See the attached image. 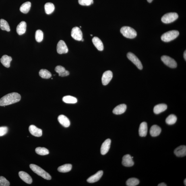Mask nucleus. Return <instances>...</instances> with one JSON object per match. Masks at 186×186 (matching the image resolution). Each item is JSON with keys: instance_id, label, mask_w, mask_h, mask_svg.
<instances>
[{"instance_id": "393cba45", "label": "nucleus", "mask_w": 186, "mask_h": 186, "mask_svg": "<svg viewBox=\"0 0 186 186\" xmlns=\"http://www.w3.org/2000/svg\"><path fill=\"white\" fill-rule=\"evenodd\" d=\"M167 108V106L166 104H159L154 106V113L159 114L166 111Z\"/></svg>"}, {"instance_id": "bb28decb", "label": "nucleus", "mask_w": 186, "mask_h": 186, "mask_svg": "<svg viewBox=\"0 0 186 186\" xmlns=\"http://www.w3.org/2000/svg\"><path fill=\"white\" fill-rule=\"evenodd\" d=\"M44 9L46 14L49 15L53 12L55 10V7L53 3H48L44 5Z\"/></svg>"}, {"instance_id": "f3484780", "label": "nucleus", "mask_w": 186, "mask_h": 186, "mask_svg": "<svg viewBox=\"0 0 186 186\" xmlns=\"http://www.w3.org/2000/svg\"><path fill=\"white\" fill-rule=\"evenodd\" d=\"M19 175L21 179L25 182L28 184H31L32 183V178L26 172L24 171L19 172Z\"/></svg>"}, {"instance_id": "72a5a7b5", "label": "nucleus", "mask_w": 186, "mask_h": 186, "mask_svg": "<svg viewBox=\"0 0 186 186\" xmlns=\"http://www.w3.org/2000/svg\"><path fill=\"white\" fill-rule=\"evenodd\" d=\"M140 181L138 179L135 178H131L128 179L126 182V185L128 186H135L138 185Z\"/></svg>"}, {"instance_id": "dca6fc26", "label": "nucleus", "mask_w": 186, "mask_h": 186, "mask_svg": "<svg viewBox=\"0 0 186 186\" xmlns=\"http://www.w3.org/2000/svg\"><path fill=\"white\" fill-rule=\"evenodd\" d=\"M139 134L141 137H146L148 132V125L146 122H143L140 125Z\"/></svg>"}, {"instance_id": "f704fd0d", "label": "nucleus", "mask_w": 186, "mask_h": 186, "mask_svg": "<svg viewBox=\"0 0 186 186\" xmlns=\"http://www.w3.org/2000/svg\"><path fill=\"white\" fill-rule=\"evenodd\" d=\"M44 34L41 30H38L36 31L35 33V39L36 41L40 42L43 39Z\"/></svg>"}, {"instance_id": "7c9ffc66", "label": "nucleus", "mask_w": 186, "mask_h": 186, "mask_svg": "<svg viewBox=\"0 0 186 186\" xmlns=\"http://www.w3.org/2000/svg\"><path fill=\"white\" fill-rule=\"evenodd\" d=\"M0 28L2 30L8 32L11 30L8 23L6 20L2 19L0 20Z\"/></svg>"}, {"instance_id": "423d86ee", "label": "nucleus", "mask_w": 186, "mask_h": 186, "mask_svg": "<svg viewBox=\"0 0 186 186\" xmlns=\"http://www.w3.org/2000/svg\"><path fill=\"white\" fill-rule=\"evenodd\" d=\"M162 61L165 64L171 68H174L177 67V62L173 58L167 56H162L161 58Z\"/></svg>"}, {"instance_id": "a878e982", "label": "nucleus", "mask_w": 186, "mask_h": 186, "mask_svg": "<svg viewBox=\"0 0 186 186\" xmlns=\"http://www.w3.org/2000/svg\"><path fill=\"white\" fill-rule=\"evenodd\" d=\"M31 3L30 1L26 2L21 6L20 10L21 12L24 13H27L30 11Z\"/></svg>"}, {"instance_id": "5701e85b", "label": "nucleus", "mask_w": 186, "mask_h": 186, "mask_svg": "<svg viewBox=\"0 0 186 186\" xmlns=\"http://www.w3.org/2000/svg\"><path fill=\"white\" fill-rule=\"evenodd\" d=\"M161 132V129L158 125H154L152 126L150 129V134L151 136L156 137L159 135Z\"/></svg>"}, {"instance_id": "79ce46f5", "label": "nucleus", "mask_w": 186, "mask_h": 186, "mask_svg": "<svg viewBox=\"0 0 186 186\" xmlns=\"http://www.w3.org/2000/svg\"><path fill=\"white\" fill-rule=\"evenodd\" d=\"M184 184H185V185H186V179H185V180H184Z\"/></svg>"}, {"instance_id": "cd10ccee", "label": "nucleus", "mask_w": 186, "mask_h": 186, "mask_svg": "<svg viewBox=\"0 0 186 186\" xmlns=\"http://www.w3.org/2000/svg\"><path fill=\"white\" fill-rule=\"evenodd\" d=\"M72 168V165L70 164H67L63 165V166H59L58 168V171L61 173H66L70 171Z\"/></svg>"}, {"instance_id": "a19ab883", "label": "nucleus", "mask_w": 186, "mask_h": 186, "mask_svg": "<svg viewBox=\"0 0 186 186\" xmlns=\"http://www.w3.org/2000/svg\"><path fill=\"white\" fill-rule=\"evenodd\" d=\"M147 1L149 3H151L153 0H147Z\"/></svg>"}, {"instance_id": "20e7f679", "label": "nucleus", "mask_w": 186, "mask_h": 186, "mask_svg": "<svg viewBox=\"0 0 186 186\" xmlns=\"http://www.w3.org/2000/svg\"><path fill=\"white\" fill-rule=\"evenodd\" d=\"M179 35L177 30H173L165 33L161 36V40L164 42H168L177 38Z\"/></svg>"}, {"instance_id": "1a4fd4ad", "label": "nucleus", "mask_w": 186, "mask_h": 186, "mask_svg": "<svg viewBox=\"0 0 186 186\" xmlns=\"http://www.w3.org/2000/svg\"><path fill=\"white\" fill-rule=\"evenodd\" d=\"M57 50L58 53L60 54L67 53L68 51L66 44L63 40H60L57 44Z\"/></svg>"}, {"instance_id": "f8f14e48", "label": "nucleus", "mask_w": 186, "mask_h": 186, "mask_svg": "<svg viewBox=\"0 0 186 186\" xmlns=\"http://www.w3.org/2000/svg\"><path fill=\"white\" fill-rule=\"evenodd\" d=\"M111 140L109 139L106 140L102 143L101 148V153L103 155H105L108 151L111 145Z\"/></svg>"}, {"instance_id": "4468645a", "label": "nucleus", "mask_w": 186, "mask_h": 186, "mask_svg": "<svg viewBox=\"0 0 186 186\" xmlns=\"http://www.w3.org/2000/svg\"><path fill=\"white\" fill-rule=\"evenodd\" d=\"M103 174L102 170H99L96 173L94 174L88 178L87 180V181L89 183H94L96 182L99 180L101 178Z\"/></svg>"}, {"instance_id": "e433bc0d", "label": "nucleus", "mask_w": 186, "mask_h": 186, "mask_svg": "<svg viewBox=\"0 0 186 186\" xmlns=\"http://www.w3.org/2000/svg\"><path fill=\"white\" fill-rule=\"evenodd\" d=\"M10 183L9 181L3 176L0 177V186H9Z\"/></svg>"}, {"instance_id": "37998d69", "label": "nucleus", "mask_w": 186, "mask_h": 186, "mask_svg": "<svg viewBox=\"0 0 186 186\" xmlns=\"http://www.w3.org/2000/svg\"><path fill=\"white\" fill-rule=\"evenodd\" d=\"M81 41H82V42L84 41V39H83V38H82V39H81Z\"/></svg>"}, {"instance_id": "9d476101", "label": "nucleus", "mask_w": 186, "mask_h": 186, "mask_svg": "<svg viewBox=\"0 0 186 186\" xmlns=\"http://www.w3.org/2000/svg\"><path fill=\"white\" fill-rule=\"evenodd\" d=\"M113 77V73L110 70L106 71L103 74L102 78V84L104 86L107 85L109 83Z\"/></svg>"}, {"instance_id": "4c0bfd02", "label": "nucleus", "mask_w": 186, "mask_h": 186, "mask_svg": "<svg viewBox=\"0 0 186 186\" xmlns=\"http://www.w3.org/2000/svg\"><path fill=\"white\" fill-rule=\"evenodd\" d=\"M8 131V128L6 127H0V137L6 134Z\"/></svg>"}, {"instance_id": "c85d7f7f", "label": "nucleus", "mask_w": 186, "mask_h": 186, "mask_svg": "<svg viewBox=\"0 0 186 186\" xmlns=\"http://www.w3.org/2000/svg\"><path fill=\"white\" fill-rule=\"evenodd\" d=\"M64 102L67 104H74L77 102V99L70 96H67L64 97L63 98Z\"/></svg>"}, {"instance_id": "c9c22d12", "label": "nucleus", "mask_w": 186, "mask_h": 186, "mask_svg": "<svg viewBox=\"0 0 186 186\" xmlns=\"http://www.w3.org/2000/svg\"><path fill=\"white\" fill-rule=\"evenodd\" d=\"M79 4L82 6H90L94 3L93 0H78Z\"/></svg>"}, {"instance_id": "6e6552de", "label": "nucleus", "mask_w": 186, "mask_h": 186, "mask_svg": "<svg viewBox=\"0 0 186 186\" xmlns=\"http://www.w3.org/2000/svg\"><path fill=\"white\" fill-rule=\"evenodd\" d=\"M71 36L74 39L77 41H81L82 38V33L80 28L75 27L73 28L71 32Z\"/></svg>"}, {"instance_id": "4be33fe9", "label": "nucleus", "mask_w": 186, "mask_h": 186, "mask_svg": "<svg viewBox=\"0 0 186 186\" xmlns=\"http://www.w3.org/2000/svg\"><path fill=\"white\" fill-rule=\"evenodd\" d=\"M55 70L59 74V76L63 77L67 76L69 75L68 71L66 70L64 67L61 66H58L55 68Z\"/></svg>"}, {"instance_id": "0eeeda50", "label": "nucleus", "mask_w": 186, "mask_h": 186, "mask_svg": "<svg viewBox=\"0 0 186 186\" xmlns=\"http://www.w3.org/2000/svg\"><path fill=\"white\" fill-rule=\"evenodd\" d=\"M127 57L129 60H130L136 66L137 68L140 70H142L143 69L142 63L138 58L135 54L131 53V52H129L128 53Z\"/></svg>"}, {"instance_id": "412c9836", "label": "nucleus", "mask_w": 186, "mask_h": 186, "mask_svg": "<svg viewBox=\"0 0 186 186\" xmlns=\"http://www.w3.org/2000/svg\"><path fill=\"white\" fill-rule=\"evenodd\" d=\"M92 42L95 47L99 51H102L104 49V44L101 40L97 37L92 38Z\"/></svg>"}, {"instance_id": "aec40b11", "label": "nucleus", "mask_w": 186, "mask_h": 186, "mask_svg": "<svg viewBox=\"0 0 186 186\" xmlns=\"http://www.w3.org/2000/svg\"><path fill=\"white\" fill-rule=\"evenodd\" d=\"M26 23L24 21H22L19 23L16 28L17 34L19 35L24 34L26 30Z\"/></svg>"}, {"instance_id": "c03bdc74", "label": "nucleus", "mask_w": 186, "mask_h": 186, "mask_svg": "<svg viewBox=\"0 0 186 186\" xmlns=\"http://www.w3.org/2000/svg\"><path fill=\"white\" fill-rule=\"evenodd\" d=\"M91 36H92V35H90Z\"/></svg>"}, {"instance_id": "f03ea898", "label": "nucleus", "mask_w": 186, "mask_h": 186, "mask_svg": "<svg viewBox=\"0 0 186 186\" xmlns=\"http://www.w3.org/2000/svg\"><path fill=\"white\" fill-rule=\"evenodd\" d=\"M30 168L33 171L37 174V175L43 178L44 179L46 180H50L51 179V176L45 170L40 168L39 166L35 164H31L30 166Z\"/></svg>"}, {"instance_id": "6ab92c4d", "label": "nucleus", "mask_w": 186, "mask_h": 186, "mask_svg": "<svg viewBox=\"0 0 186 186\" xmlns=\"http://www.w3.org/2000/svg\"><path fill=\"white\" fill-rule=\"evenodd\" d=\"M58 120L60 123L64 127H68L70 125V121L69 119L64 115L59 116L58 117Z\"/></svg>"}, {"instance_id": "f257e3e1", "label": "nucleus", "mask_w": 186, "mask_h": 186, "mask_svg": "<svg viewBox=\"0 0 186 186\" xmlns=\"http://www.w3.org/2000/svg\"><path fill=\"white\" fill-rule=\"evenodd\" d=\"M21 97L20 94L16 92L10 93L0 99V106H5L11 105L20 101Z\"/></svg>"}, {"instance_id": "a211bd4d", "label": "nucleus", "mask_w": 186, "mask_h": 186, "mask_svg": "<svg viewBox=\"0 0 186 186\" xmlns=\"http://www.w3.org/2000/svg\"><path fill=\"white\" fill-rule=\"evenodd\" d=\"M127 108V106L125 104H120L114 108L113 110V113L116 115H121L125 111Z\"/></svg>"}, {"instance_id": "58836bf2", "label": "nucleus", "mask_w": 186, "mask_h": 186, "mask_svg": "<svg viewBox=\"0 0 186 186\" xmlns=\"http://www.w3.org/2000/svg\"><path fill=\"white\" fill-rule=\"evenodd\" d=\"M167 185H166V184L163 182L159 184L158 186H166Z\"/></svg>"}, {"instance_id": "7ed1b4c3", "label": "nucleus", "mask_w": 186, "mask_h": 186, "mask_svg": "<svg viewBox=\"0 0 186 186\" xmlns=\"http://www.w3.org/2000/svg\"><path fill=\"white\" fill-rule=\"evenodd\" d=\"M121 33L125 37L130 39L134 38L137 36V32L134 29L128 26H124L120 30Z\"/></svg>"}, {"instance_id": "ddd939ff", "label": "nucleus", "mask_w": 186, "mask_h": 186, "mask_svg": "<svg viewBox=\"0 0 186 186\" xmlns=\"http://www.w3.org/2000/svg\"><path fill=\"white\" fill-rule=\"evenodd\" d=\"M29 130L31 134L35 137H40L42 136V130L38 128L34 125H30L29 127Z\"/></svg>"}, {"instance_id": "2eb2a0df", "label": "nucleus", "mask_w": 186, "mask_h": 186, "mask_svg": "<svg viewBox=\"0 0 186 186\" xmlns=\"http://www.w3.org/2000/svg\"><path fill=\"white\" fill-rule=\"evenodd\" d=\"M174 154L178 157H183L186 155V147L181 146L176 148L174 151Z\"/></svg>"}, {"instance_id": "9b49d317", "label": "nucleus", "mask_w": 186, "mask_h": 186, "mask_svg": "<svg viewBox=\"0 0 186 186\" xmlns=\"http://www.w3.org/2000/svg\"><path fill=\"white\" fill-rule=\"evenodd\" d=\"M122 164L126 167H131L134 165V162L130 155L126 154L123 156Z\"/></svg>"}, {"instance_id": "39448f33", "label": "nucleus", "mask_w": 186, "mask_h": 186, "mask_svg": "<svg viewBox=\"0 0 186 186\" xmlns=\"http://www.w3.org/2000/svg\"><path fill=\"white\" fill-rule=\"evenodd\" d=\"M178 17L179 16L177 13H168L162 17L161 20L162 22L165 24H169L177 20Z\"/></svg>"}, {"instance_id": "c756f323", "label": "nucleus", "mask_w": 186, "mask_h": 186, "mask_svg": "<svg viewBox=\"0 0 186 186\" xmlns=\"http://www.w3.org/2000/svg\"><path fill=\"white\" fill-rule=\"evenodd\" d=\"M39 75L42 78L48 79L52 76L51 73L46 69H42L39 72Z\"/></svg>"}, {"instance_id": "2f4dec72", "label": "nucleus", "mask_w": 186, "mask_h": 186, "mask_svg": "<svg viewBox=\"0 0 186 186\" xmlns=\"http://www.w3.org/2000/svg\"><path fill=\"white\" fill-rule=\"evenodd\" d=\"M177 118L174 115H170L166 118V123L168 125H172L175 124L177 122Z\"/></svg>"}, {"instance_id": "ea45409f", "label": "nucleus", "mask_w": 186, "mask_h": 186, "mask_svg": "<svg viewBox=\"0 0 186 186\" xmlns=\"http://www.w3.org/2000/svg\"><path fill=\"white\" fill-rule=\"evenodd\" d=\"M184 58H185V60L186 61V50L185 51V52H184Z\"/></svg>"}, {"instance_id": "473e14b6", "label": "nucleus", "mask_w": 186, "mask_h": 186, "mask_svg": "<svg viewBox=\"0 0 186 186\" xmlns=\"http://www.w3.org/2000/svg\"><path fill=\"white\" fill-rule=\"evenodd\" d=\"M35 151L37 154L41 156H44L49 154V151L47 149L42 147H38L35 149Z\"/></svg>"}, {"instance_id": "b1692460", "label": "nucleus", "mask_w": 186, "mask_h": 186, "mask_svg": "<svg viewBox=\"0 0 186 186\" xmlns=\"http://www.w3.org/2000/svg\"><path fill=\"white\" fill-rule=\"evenodd\" d=\"M12 59L10 56L7 55H4L1 59V62L4 66L6 68L10 67V63Z\"/></svg>"}]
</instances>
